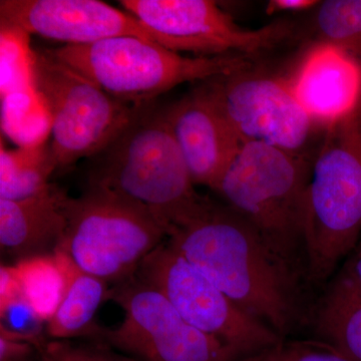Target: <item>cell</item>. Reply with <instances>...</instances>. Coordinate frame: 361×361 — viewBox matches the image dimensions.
Returning <instances> with one entry per match:
<instances>
[{
	"instance_id": "6da1fadb",
	"label": "cell",
	"mask_w": 361,
	"mask_h": 361,
	"mask_svg": "<svg viewBox=\"0 0 361 361\" xmlns=\"http://www.w3.org/2000/svg\"><path fill=\"white\" fill-rule=\"evenodd\" d=\"M167 241L247 314L278 334L290 327L294 289L288 262L231 208L205 198Z\"/></svg>"
},
{
	"instance_id": "7a4b0ae2",
	"label": "cell",
	"mask_w": 361,
	"mask_h": 361,
	"mask_svg": "<svg viewBox=\"0 0 361 361\" xmlns=\"http://www.w3.org/2000/svg\"><path fill=\"white\" fill-rule=\"evenodd\" d=\"M90 161L87 186L104 188L146 209L168 237L205 200L195 190L165 106L156 102L144 104L129 126Z\"/></svg>"
},
{
	"instance_id": "3957f363",
	"label": "cell",
	"mask_w": 361,
	"mask_h": 361,
	"mask_svg": "<svg viewBox=\"0 0 361 361\" xmlns=\"http://www.w3.org/2000/svg\"><path fill=\"white\" fill-rule=\"evenodd\" d=\"M361 233V106L325 129L310 167L304 205L303 243L310 274L329 276Z\"/></svg>"
},
{
	"instance_id": "277c9868",
	"label": "cell",
	"mask_w": 361,
	"mask_h": 361,
	"mask_svg": "<svg viewBox=\"0 0 361 361\" xmlns=\"http://www.w3.org/2000/svg\"><path fill=\"white\" fill-rule=\"evenodd\" d=\"M49 51L111 97L132 104L155 102L184 82H204L250 68L246 56H185L135 37L66 44Z\"/></svg>"
},
{
	"instance_id": "5b68a950",
	"label": "cell",
	"mask_w": 361,
	"mask_h": 361,
	"mask_svg": "<svg viewBox=\"0 0 361 361\" xmlns=\"http://www.w3.org/2000/svg\"><path fill=\"white\" fill-rule=\"evenodd\" d=\"M305 157L261 144L242 145L213 191L289 262L303 241L310 174Z\"/></svg>"
},
{
	"instance_id": "8992f818",
	"label": "cell",
	"mask_w": 361,
	"mask_h": 361,
	"mask_svg": "<svg viewBox=\"0 0 361 361\" xmlns=\"http://www.w3.org/2000/svg\"><path fill=\"white\" fill-rule=\"evenodd\" d=\"M63 249L78 269L106 283H122L145 258L168 239L167 233L142 207L109 190L87 186L66 206Z\"/></svg>"
},
{
	"instance_id": "52a82bcc",
	"label": "cell",
	"mask_w": 361,
	"mask_h": 361,
	"mask_svg": "<svg viewBox=\"0 0 361 361\" xmlns=\"http://www.w3.org/2000/svg\"><path fill=\"white\" fill-rule=\"evenodd\" d=\"M35 87L51 116L58 170L101 153L147 104L111 97L49 49H35Z\"/></svg>"
},
{
	"instance_id": "ba28073f",
	"label": "cell",
	"mask_w": 361,
	"mask_h": 361,
	"mask_svg": "<svg viewBox=\"0 0 361 361\" xmlns=\"http://www.w3.org/2000/svg\"><path fill=\"white\" fill-rule=\"evenodd\" d=\"M135 276L160 291L185 322L240 360L281 341L277 332L240 310L168 241L145 258Z\"/></svg>"
},
{
	"instance_id": "9c48e42d",
	"label": "cell",
	"mask_w": 361,
	"mask_h": 361,
	"mask_svg": "<svg viewBox=\"0 0 361 361\" xmlns=\"http://www.w3.org/2000/svg\"><path fill=\"white\" fill-rule=\"evenodd\" d=\"M109 299L123 310L116 329L99 337L135 361H237L234 351L183 319L160 291L137 276L111 289Z\"/></svg>"
},
{
	"instance_id": "30bf717a",
	"label": "cell",
	"mask_w": 361,
	"mask_h": 361,
	"mask_svg": "<svg viewBox=\"0 0 361 361\" xmlns=\"http://www.w3.org/2000/svg\"><path fill=\"white\" fill-rule=\"evenodd\" d=\"M118 4L155 35L158 44L178 54L246 56L273 49L292 35V26L285 21L258 30L242 27L210 0H121Z\"/></svg>"
},
{
	"instance_id": "8fae6325",
	"label": "cell",
	"mask_w": 361,
	"mask_h": 361,
	"mask_svg": "<svg viewBox=\"0 0 361 361\" xmlns=\"http://www.w3.org/2000/svg\"><path fill=\"white\" fill-rule=\"evenodd\" d=\"M202 82L242 144L261 142L304 156L318 126L287 80L248 68Z\"/></svg>"
},
{
	"instance_id": "7c38bea8",
	"label": "cell",
	"mask_w": 361,
	"mask_h": 361,
	"mask_svg": "<svg viewBox=\"0 0 361 361\" xmlns=\"http://www.w3.org/2000/svg\"><path fill=\"white\" fill-rule=\"evenodd\" d=\"M0 25L68 45L94 44L118 37L157 42L141 21L122 9L97 0H1Z\"/></svg>"
},
{
	"instance_id": "4fadbf2b",
	"label": "cell",
	"mask_w": 361,
	"mask_h": 361,
	"mask_svg": "<svg viewBox=\"0 0 361 361\" xmlns=\"http://www.w3.org/2000/svg\"><path fill=\"white\" fill-rule=\"evenodd\" d=\"M165 113L192 182L213 190L243 144L202 85Z\"/></svg>"
},
{
	"instance_id": "5bb4252c",
	"label": "cell",
	"mask_w": 361,
	"mask_h": 361,
	"mask_svg": "<svg viewBox=\"0 0 361 361\" xmlns=\"http://www.w3.org/2000/svg\"><path fill=\"white\" fill-rule=\"evenodd\" d=\"M287 82L318 127L326 129L361 106L360 61L334 45L313 47Z\"/></svg>"
},
{
	"instance_id": "9a60e30c",
	"label": "cell",
	"mask_w": 361,
	"mask_h": 361,
	"mask_svg": "<svg viewBox=\"0 0 361 361\" xmlns=\"http://www.w3.org/2000/svg\"><path fill=\"white\" fill-rule=\"evenodd\" d=\"M68 198L51 185L44 193L23 200L0 199L2 253L20 260L56 250L65 238Z\"/></svg>"
},
{
	"instance_id": "2e32d148",
	"label": "cell",
	"mask_w": 361,
	"mask_h": 361,
	"mask_svg": "<svg viewBox=\"0 0 361 361\" xmlns=\"http://www.w3.org/2000/svg\"><path fill=\"white\" fill-rule=\"evenodd\" d=\"M13 265L23 300L40 322H49L65 297L77 265L61 248L20 259Z\"/></svg>"
},
{
	"instance_id": "e0dca14e",
	"label": "cell",
	"mask_w": 361,
	"mask_h": 361,
	"mask_svg": "<svg viewBox=\"0 0 361 361\" xmlns=\"http://www.w3.org/2000/svg\"><path fill=\"white\" fill-rule=\"evenodd\" d=\"M108 283L77 269L56 314L47 323L44 334L49 341H71L78 337H99L96 314L109 299Z\"/></svg>"
},
{
	"instance_id": "ac0fdd59",
	"label": "cell",
	"mask_w": 361,
	"mask_h": 361,
	"mask_svg": "<svg viewBox=\"0 0 361 361\" xmlns=\"http://www.w3.org/2000/svg\"><path fill=\"white\" fill-rule=\"evenodd\" d=\"M58 170L51 142L28 148L0 146V199L23 200L51 188L49 178Z\"/></svg>"
},
{
	"instance_id": "d6986e66",
	"label": "cell",
	"mask_w": 361,
	"mask_h": 361,
	"mask_svg": "<svg viewBox=\"0 0 361 361\" xmlns=\"http://www.w3.org/2000/svg\"><path fill=\"white\" fill-rule=\"evenodd\" d=\"M317 330L323 343L361 361V292L338 278L318 311Z\"/></svg>"
},
{
	"instance_id": "ffe728a7",
	"label": "cell",
	"mask_w": 361,
	"mask_h": 361,
	"mask_svg": "<svg viewBox=\"0 0 361 361\" xmlns=\"http://www.w3.org/2000/svg\"><path fill=\"white\" fill-rule=\"evenodd\" d=\"M1 130L20 148L47 141L51 132V116L35 89L1 97Z\"/></svg>"
},
{
	"instance_id": "44dd1931",
	"label": "cell",
	"mask_w": 361,
	"mask_h": 361,
	"mask_svg": "<svg viewBox=\"0 0 361 361\" xmlns=\"http://www.w3.org/2000/svg\"><path fill=\"white\" fill-rule=\"evenodd\" d=\"M35 87V49L30 35L0 25V97Z\"/></svg>"
},
{
	"instance_id": "7402d4cb",
	"label": "cell",
	"mask_w": 361,
	"mask_h": 361,
	"mask_svg": "<svg viewBox=\"0 0 361 361\" xmlns=\"http://www.w3.org/2000/svg\"><path fill=\"white\" fill-rule=\"evenodd\" d=\"M315 27L322 42L357 56L361 54V0L320 2Z\"/></svg>"
},
{
	"instance_id": "603a6c76",
	"label": "cell",
	"mask_w": 361,
	"mask_h": 361,
	"mask_svg": "<svg viewBox=\"0 0 361 361\" xmlns=\"http://www.w3.org/2000/svg\"><path fill=\"white\" fill-rule=\"evenodd\" d=\"M237 361H353L325 343L283 342Z\"/></svg>"
},
{
	"instance_id": "cb8c5ba5",
	"label": "cell",
	"mask_w": 361,
	"mask_h": 361,
	"mask_svg": "<svg viewBox=\"0 0 361 361\" xmlns=\"http://www.w3.org/2000/svg\"><path fill=\"white\" fill-rule=\"evenodd\" d=\"M39 361H135L118 353L106 344L75 343L71 341H47L39 350Z\"/></svg>"
},
{
	"instance_id": "d4e9b609",
	"label": "cell",
	"mask_w": 361,
	"mask_h": 361,
	"mask_svg": "<svg viewBox=\"0 0 361 361\" xmlns=\"http://www.w3.org/2000/svg\"><path fill=\"white\" fill-rule=\"evenodd\" d=\"M40 353L32 341L0 325V361H39Z\"/></svg>"
},
{
	"instance_id": "484cf974",
	"label": "cell",
	"mask_w": 361,
	"mask_h": 361,
	"mask_svg": "<svg viewBox=\"0 0 361 361\" xmlns=\"http://www.w3.org/2000/svg\"><path fill=\"white\" fill-rule=\"evenodd\" d=\"M23 300L20 280L14 265L0 268V315Z\"/></svg>"
},
{
	"instance_id": "4316f807",
	"label": "cell",
	"mask_w": 361,
	"mask_h": 361,
	"mask_svg": "<svg viewBox=\"0 0 361 361\" xmlns=\"http://www.w3.org/2000/svg\"><path fill=\"white\" fill-rule=\"evenodd\" d=\"M320 1L316 0H271L266 6V13L268 16L278 13H287V11H308L312 7L318 6Z\"/></svg>"
},
{
	"instance_id": "83f0119b",
	"label": "cell",
	"mask_w": 361,
	"mask_h": 361,
	"mask_svg": "<svg viewBox=\"0 0 361 361\" xmlns=\"http://www.w3.org/2000/svg\"><path fill=\"white\" fill-rule=\"evenodd\" d=\"M339 279L361 292V241L355 256L346 266Z\"/></svg>"
}]
</instances>
